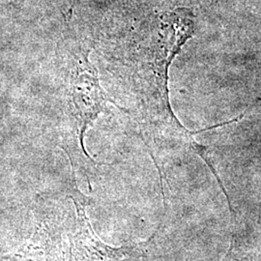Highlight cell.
Instances as JSON below:
<instances>
[{
	"label": "cell",
	"instance_id": "1",
	"mask_svg": "<svg viewBox=\"0 0 261 261\" xmlns=\"http://www.w3.org/2000/svg\"><path fill=\"white\" fill-rule=\"evenodd\" d=\"M69 28L66 27L56 44V130L73 175L82 173L90 187V174L100 164L84 147L86 130L107 110L108 103L122 109L101 86L98 71L89 59L88 44Z\"/></svg>",
	"mask_w": 261,
	"mask_h": 261
},
{
	"label": "cell",
	"instance_id": "2",
	"mask_svg": "<svg viewBox=\"0 0 261 261\" xmlns=\"http://www.w3.org/2000/svg\"><path fill=\"white\" fill-rule=\"evenodd\" d=\"M70 197L76 211L75 231L69 240L70 261H139L143 256L142 245L112 248L96 235L86 214L91 198L79 190L74 176Z\"/></svg>",
	"mask_w": 261,
	"mask_h": 261
},
{
	"label": "cell",
	"instance_id": "3",
	"mask_svg": "<svg viewBox=\"0 0 261 261\" xmlns=\"http://www.w3.org/2000/svg\"><path fill=\"white\" fill-rule=\"evenodd\" d=\"M25 0H11V4L15 7V8H19Z\"/></svg>",
	"mask_w": 261,
	"mask_h": 261
}]
</instances>
